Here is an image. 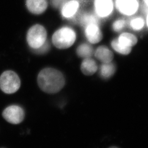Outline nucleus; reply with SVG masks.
Here are the masks:
<instances>
[{
  "label": "nucleus",
  "instance_id": "obj_1",
  "mask_svg": "<svg viewBox=\"0 0 148 148\" xmlns=\"http://www.w3.org/2000/svg\"><path fill=\"white\" fill-rule=\"evenodd\" d=\"M37 82L42 91L49 94L58 92L65 85V78L59 70L53 68H45L40 71Z\"/></svg>",
  "mask_w": 148,
  "mask_h": 148
},
{
  "label": "nucleus",
  "instance_id": "obj_2",
  "mask_svg": "<svg viewBox=\"0 0 148 148\" xmlns=\"http://www.w3.org/2000/svg\"><path fill=\"white\" fill-rule=\"evenodd\" d=\"M76 37V33L73 29L64 27L54 32L52 37V41L57 48L65 49L73 45Z\"/></svg>",
  "mask_w": 148,
  "mask_h": 148
},
{
  "label": "nucleus",
  "instance_id": "obj_3",
  "mask_svg": "<svg viewBox=\"0 0 148 148\" xmlns=\"http://www.w3.org/2000/svg\"><path fill=\"white\" fill-rule=\"evenodd\" d=\"M21 81L16 73L11 70L3 72L0 76V88L6 94H13L20 88Z\"/></svg>",
  "mask_w": 148,
  "mask_h": 148
},
{
  "label": "nucleus",
  "instance_id": "obj_4",
  "mask_svg": "<svg viewBox=\"0 0 148 148\" xmlns=\"http://www.w3.org/2000/svg\"><path fill=\"white\" fill-rule=\"evenodd\" d=\"M47 32L41 25L36 24L29 29L27 34V40L30 48L36 50L46 42Z\"/></svg>",
  "mask_w": 148,
  "mask_h": 148
},
{
  "label": "nucleus",
  "instance_id": "obj_5",
  "mask_svg": "<svg viewBox=\"0 0 148 148\" xmlns=\"http://www.w3.org/2000/svg\"><path fill=\"white\" fill-rule=\"evenodd\" d=\"M3 116L6 121L12 124H18L24 118V111L18 106H11L4 109Z\"/></svg>",
  "mask_w": 148,
  "mask_h": 148
},
{
  "label": "nucleus",
  "instance_id": "obj_6",
  "mask_svg": "<svg viewBox=\"0 0 148 148\" xmlns=\"http://www.w3.org/2000/svg\"><path fill=\"white\" fill-rule=\"evenodd\" d=\"M115 6L121 14L131 16L138 9V3L137 0H116Z\"/></svg>",
  "mask_w": 148,
  "mask_h": 148
},
{
  "label": "nucleus",
  "instance_id": "obj_7",
  "mask_svg": "<svg viewBox=\"0 0 148 148\" xmlns=\"http://www.w3.org/2000/svg\"><path fill=\"white\" fill-rule=\"evenodd\" d=\"M85 33L87 40L91 43L99 42L103 38V34L99 23H91L85 27Z\"/></svg>",
  "mask_w": 148,
  "mask_h": 148
},
{
  "label": "nucleus",
  "instance_id": "obj_8",
  "mask_svg": "<svg viewBox=\"0 0 148 148\" xmlns=\"http://www.w3.org/2000/svg\"><path fill=\"white\" fill-rule=\"evenodd\" d=\"M113 8L112 0H95L96 13L99 17H108L112 12Z\"/></svg>",
  "mask_w": 148,
  "mask_h": 148
},
{
  "label": "nucleus",
  "instance_id": "obj_9",
  "mask_svg": "<svg viewBox=\"0 0 148 148\" xmlns=\"http://www.w3.org/2000/svg\"><path fill=\"white\" fill-rule=\"evenodd\" d=\"M26 5L31 13L40 14L45 11L48 3L46 0H27Z\"/></svg>",
  "mask_w": 148,
  "mask_h": 148
},
{
  "label": "nucleus",
  "instance_id": "obj_10",
  "mask_svg": "<svg viewBox=\"0 0 148 148\" xmlns=\"http://www.w3.org/2000/svg\"><path fill=\"white\" fill-rule=\"evenodd\" d=\"M94 55L96 58L103 63H110L114 58V54L106 46H101L96 50Z\"/></svg>",
  "mask_w": 148,
  "mask_h": 148
},
{
  "label": "nucleus",
  "instance_id": "obj_11",
  "mask_svg": "<svg viewBox=\"0 0 148 148\" xmlns=\"http://www.w3.org/2000/svg\"><path fill=\"white\" fill-rule=\"evenodd\" d=\"M97 69V63L95 60L90 57L84 59L81 63V71L85 75H92L96 73Z\"/></svg>",
  "mask_w": 148,
  "mask_h": 148
},
{
  "label": "nucleus",
  "instance_id": "obj_12",
  "mask_svg": "<svg viewBox=\"0 0 148 148\" xmlns=\"http://www.w3.org/2000/svg\"><path fill=\"white\" fill-rule=\"evenodd\" d=\"M79 3L76 1H71L66 3L62 7V14L65 18H71L77 13Z\"/></svg>",
  "mask_w": 148,
  "mask_h": 148
},
{
  "label": "nucleus",
  "instance_id": "obj_13",
  "mask_svg": "<svg viewBox=\"0 0 148 148\" xmlns=\"http://www.w3.org/2000/svg\"><path fill=\"white\" fill-rule=\"evenodd\" d=\"M118 43L125 47L132 48L137 44L138 38L134 34L130 33H123L116 39Z\"/></svg>",
  "mask_w": 148,
  "mask_h": 148
},
{
  "label": "nucleus",
  "instance_id": "obj_14",
  "mask_svg": "<svg viewBox=\"0 0 148 148\" xmlns=\"http://www.w3.org/2000/svg\"><path fill=\"white\" fill-rule=\"evenodd\" d=\"M116 67L114 64L111 63H103L100 67V74L102 77L110 78L115 73Z\"/></svg>",
  "mask_w": 148,
  "mask_h": 148
},
{
  "label": "nucleus",
  "instance_id": "obj_15",
  "mask_svg": "<svg viewBox=\"0 0 148 148\" xmlns=\"http://www.w3.org/2000/svg\"><path fill=\"white\" fill-rule=\"evenodd\" d=\"M77 53L78 56L83 58H90L93 53V49L89 44L83 43L77 47Z\"/></svg>",
  "mask_w": 148,
  "mask_h": 148
},
{
  "label": "nucleus",
  "instance_id": "obj_16",
  "mask_svg": "<svg viewBox=\"0 0 148 148\" xmlns=\"http://www.w3.org/2000/svg\"><path fill=\"white\" fill-rule=\"evenodd\" d=\"M111 46L112 48L117 53L123 55H127L131 52L132 48L125 47L120 45L117 41L116 39L113 40L111 42Z\"/></svg>",
  "mask_w": 148,
  "mask_h": 148
},
{
  "label": "nucleus",
  "instance_id": "obj_17",
  "mask_svg": "<svg viewBox=\"0 0 148 148\" xmlns=\"http://www.w3.org/2000/svg\"><path fill=\"white\" fill-rule=\"evenodd\" d=\"M145 25V21L142 17H137L132 19L130 22V26L133 30H141Z\"/></svg>",
  "mask_w": 148,
  "mask_h": 148
},
{
  "label": "nucleus",
  "instance_id": "obj_18",
  "mask_svg": "<svg viewBox=\"0 0 148 148\" xmlns=\"http://www.w3.org/2000/svg\"><path fill=\"white\" fill-rule=\"evenodd\" d=\"M80 22L84 27L91 23H99L98 19L93 14H85L81 16Z\"/></svg>",
  "mask_w": 148,
  "mask_h": 148
},
{
  "label": "nucleus",
  "instance_id": "obj_19",
  "mask_svg": "<svg viewBox=\"0 0 148 148\" xmlns=\"http://www.w3.org/2000/svg\"><path fill=\"white\" fill-rule=\"evenodd\" d=\"M126 22L123 19H119L114 22L112 25V29L115 32L122 31L125 27Z\"/></svg>",
  "mask_w": 148,
  "mask_h": 148
},
{
  "label": "nucleus",
  "instance_id": "obj_20",
  "mask_svg": "<svg viewBox=\"0 0 148 148\" xmlns=\"http://www.w3.org/2000/svg\"><path fill=\"white\" fill-rule=\"evenodd\" d=\"M49 49H50V45L48 42H46L42 46L38 49L34 50V51L38 54H43L46 53L47 51H48Z\"/></svg>",
  "mask_w": 148,
  "mask_h": 148
},
{
  "label": "nucleus",
  "instance_id": "obj_21",
  "mask_svg": "<svg viewBox=\"0 0 148 148\" xmlns=\"http://www.w3.org/2000/svg\"><path fill=\"white\" fill-rule=\"evenodd\" d=\"M66 0H51V3L53 7L56 8H62L66 3Z\"/></svg>",
  "mask_w": 148,
  "mask_h": 148
},
{
  "label": "nucleus",
  "instance_id": "obj_22",
  "mask_svg": "<svg viewBox=\"0 0 148 148\" xmlns=\"http://www.w3.org/2000/svg\"><path fill=\"white\" fill-rule=\"evenodd\" d=\"M146 24H147V27H148V11H147V16H146Z\"/></svg>",
  "mask_w": 148,
  "mask_h": 148
},
{
  "label": "nucleus",
  "instance_id": "obj_23",
  "mask_svg": "<svg viewBox=\"0 0 148 148\" xmlns=\"http://www.w3.org/2000/svg\"><path fill=\"white\" fill-rule=\"evenodd\" d=\"M144 1V3L148 6V0H143Z\"/></svg>",
  "mask_w": 148,
  "mask_h": 148
},
{
  "label": "nucleus",
  "instance_id": "obj_24",
  "mask_svg": "<svg viewBox=\"0 0 148 148\" xmlns=\"http://www.w3.org/2000/svg\"><path fill=\"white\" fill-rule=\"evenodd\" d=\"M109 148H119L118 147H115V146H112V147H109Z\"/></svg>",
  "mask_w": 148,
  "mask_h": 148
}]
</instances>
